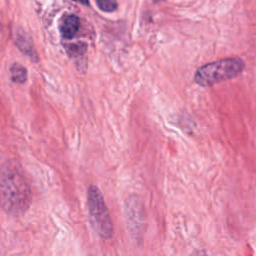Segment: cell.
<instances>
[{
    "label": "cell",
    "instance_id": "cell-1",
    "mask_svg": "<svg viewBox=\"0 0 256 256\" xmlns=\"http://www.w3.org/2000/svg\"><path fill=\"white\" fill-rule=\"evenodd\" d=\"M32 203V189L28 175L16 159L0 164V206L11 217L24 215Z\"/></svg>",
    "mask_w": 256,
    "mask_h": 256
},
{
    "label": "cell",
    "instance_id": "cell-2",
    "mask_svg": "<svg viewBox=\"0 0 256 256\" xmlns=\"http://www.w3.org/2000/svg\"><path fill=\"white\" fill-rule=\"evenodd\" d=\"M244 68L245 63L239 57L223 58L198 68L194 75V81L203 87L211 86L239 76Z\"/></svg>",
    "mask_w": 256,
    "mask_h": 256
},
{
    "label": "cell",
    "instance_id": "cell-3",
    "mask_svg": "<svg viewBox=\"0 0 256 256\" xmlns=\"http://www.w3.org/2000/svg\"><path fill=\"white\" fill-rule=\"evenodd\" d=\"M87 207L91 225L103 240L113 237L114 226L101 190L94 184L87 189Z\"/></svg>",
    "mask_w": 256,
    "mask_h": 256
},
{
    "label": "cell",
    "instance_id": "cell-4",
    "mask_svg": "<svg viewBox=\"0 0 256 256\" xmlns=\"http://www.w3.org/2000/svg\"><path fill=\"white\" fill-rule=\"evenodd\" d=\"M126 225L135 238H139L143 229V211L139 198L135 195H130L126 198L124 203Z\"/></svg>",
    "mask_w": 256,
    "mask_h": 256
},
{
    "label": "cell",
    "instance_id": "cell-5",
    "mask_svg": "<svg viewBox=\"0 0 256 256\" xmlns=\"http://www.w3.org/2000/svg\"><path fill=\"white\" fill-rule=\"evenodd\" d=\"M79 27H80L79 18L76 15L71 14V15L66 16L63 19L62 24L60 26V31L64 38L71 39L77 34Z\"/></svg>",
    "mask_w": 256,
    "mask_h": 256
},
{
    "label": "cell",
    "instance_id": "cell-6",
    "mask_svg": "<svg viewBox=\"0 0 256 256\" xmlns=\"http://www.w3.org/2000/svg\"><path fill=\"white\" fill-rule=\"evenodd\" d=\"M11 79L15 83H24L27 79V71L26 69L17 63L13 64L10 68Z\"/></svg>",
    "mask_w": 256,
    "mask_h": 256
},
{
    "label": "cell",
    "instance_id": "cell-7",
    "mask_svg": "<svg viewBox=\"0 0 256 256\" xmlns=\"http://www.w3.org/2000/svg\"><path fill=\"white\" fill-rule=\"evenodd\" d=\"M98 7L104 12H112L117 8L116 0H96Z\"/></svg>",
    "mask_w": 256,
    "mask_h": 256
},
{
    "label": "cell",
    "instance_id": "cell-8",
    "mask_svg": "<svg viewBox=\"0 0 256 256\" xmlns=\"http://www.w3.org/2000/svg\"><path fill=\"white\" fill-rule=\"evenodd\" d=\"M78 45H79V44H75V45H73V46L77 48V47H78ZM70 49H74V48H71V47H70V48H69V50H70ZM74 50H75V49H74ZM77 50H80V51H82V52H83V51L85 50V45H82L79 49H76V50H75V51H76V53H77Z\"/></svg>",
    "mask_w": 256,
    "mask_h": 256
},
{
    "label": "cell",
    "instance_id": "cell-9",
    "mask_svg": "<svg viewBox=\"0 0 256 256\" xmlns=\"http://www.w3.org/2000/svg\"><path fill=\"white\" fill-rule=\"evenodd\" d=\"M73 1H76V2L81 3V4H84V5H88V4H89V1H88V0H73Z\"/></svg>",
    "mask_w": 256,
    "mask_h": 256
},
{
    "label": "cell",
    "instance_id": "cell-10",
    "mask_svg": "<svg viewBox=\"0 0 256 256\" xmlns=\"http://www.w3.org/2000/svg\"><path fill=\"white\" fill-rule=\"evenodd\" d=\"M154 1H164V0H154Z\"/></svg>",
    "mask_w": 256,
    "mask_h": 256
}]
</instances>
